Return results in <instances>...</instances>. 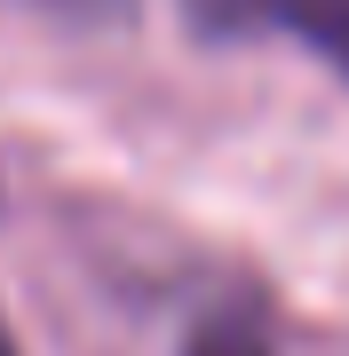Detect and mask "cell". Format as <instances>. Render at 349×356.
I'll list each match as a JSON object with an SVG mask.
<instances>
[{"label": "cell", "instance_id": "6da1fadb", "mask_svg": "<svg viewBox=\"0 0 349 356\" xmlns=\"http://www.w3.org/2000/svg\"><path fill=\"white\" fill-rule=\"evenodd\" d=\"M262 32H286L302 48H318L349 79V0H262Z\"/></svg>", "mask_w": 349, "mask_h": 356}, {"label": "cell", "instance_id": "7a4b0ae2", "mask_svg": "<svg viewBox=\"0 0 349 356\" xmlns=\"http://www.w3.org/2000/svg\"><path fill=\"white\" fill-rule=\"evenodd\" d=\"M183 356H278L270 325H262V309H207L191 332H183Z\"/></svg>", "mask_w": 349, "mask_h": 356}, {"label": "cell", "instance_id": "3957f363", "mask_svg": "<svg viewBox=\"0 0 349 356\" xmlns=\"http://www.w3.org/2000/svg\"><path fill=\"white\" fill-rule=\"evenodd\" d=\"M183 24L199 40H254L262 32V0H183Z\"/></svg>", "mask_w": 349, "mask_h": 356}, {"label": "cell", "instance_id": "277c9868", "mask_svg": "<svg viewBox=\"0 0 349 356\" xmlns=\"http://www.w3.org/2000/svg\"><path fill=\"white\" fill-rule=\"evenodd\" d=\"M24 8L56 16V24H135L143 0H24Z\"/></svg>", "mask_w": 349, "mask_h": 356}, {"label": "cell", "instance_id": "5b68a950", "mask_svg": "<svg viewBox=\"0 0 349 356\" xmlns=\"http://www.w3.org/2000/svg\"><path fill=\"white\" fill-rule=\"evenodd\" d=\"M0 356H16V332H8V317H0Z\"/></svg>", "mask_w": 349, "mask_h": 356}]
</instances>
